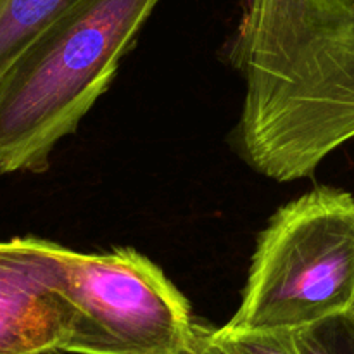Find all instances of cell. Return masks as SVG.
Listing matches in <instances>:
<instances>
[{
    "label": "cell",
    "mask_w": 354,
    "mask_h": 354,
    "mask_svg": "<svg viewBox=\"0 0 354 354\" xmlns=\"http://www.w3.org/2000/svg\"><path fill=\"white\" fill-rule=\"evenodd\" d=\"M301 354H354V313L335 315L296 332Z\"/></svg>",
    "instance_id": "obj_7"
},
{
    "label": "cell",
    "mask_w": 354,
    "mask_h": 354,
    "mask_svg": "<svg viewBox=\"0 0 354 354\" xmlns=\"http://www.w3.org/2000/svg\"><path fill=\"white\" fill-rule=\"evenodd\" d=\"M218 339L227 342L237 354H301L297 348L296 332L292 330H259L227 334L214 330Z\"/></svg>",
    "instance_id": "obj_8"
},
{
    "label": "cell",
    "mask_w": 354,
    "mask_h": 354,
    "mask_svg": "<svg viewBox=\"0 0 354 354\" xmlns=\"http://www.w3.org/2000/svg\"><path fill=\"white\" fill-rule=\"evenodd\" d=\"M66 354H192L199 324L166 273L131 248L71 251Z\"/></svg>",
    "instance_id": "obj_4"
},
{
    "label": "cell",
    "mask_w": 354,
    "mask_h": 354,
    "mask_svg": "<svg viewBox=\"0 0 354 354\" xmlns=\"http://www.w3.org/2000/svg\"><path fill=\"white\" fill-rule=\"evenodd\" d=\"M71 251L38 237L0 241V354L64 349L71 330L64 296Z\"/></svg>",
    "instance_id": "obj_5"
},
{
    "label": "cell",
    "mask_w": 354,
    "mask_h": 354,
    "mask_svg": "<svg viewBox=\"0 0 354 354\" xmlns=\"http://www.w3.org/2000/svg\"><path fill=\"white\" fill-rule=\"evenodd\" d=\"M161 0H76L0 76V173H44Z\"/></svg>",
    "instance_id": "obj_2"
},
{
    "label": "cell",
    "mask_w": 354,
    "mask_h": 354,
    "mask_svg": "<svg viewBox=\"0 0 354 354\" xmlns=\"http://www.w3.org/2000/svg\"><path fill=\"white\" fill-rule=\"evenodd\" d=\"M45 354H66V353H62V351H52V353H45Z\"/></svg>",
    "instance_id": "obj_10"
},
{
    "label": "cell",
    "mask_w": 354,
    "mask_h": 354,
    "mask_svg": "<svg viewBox=\"0 0 354 354\" xmlns=\"http://www.w3.org/2000/svg\"><path fill=\"white\" fill-rule=\"evenodd\" d=\"M192 354H237L227 342L216 337L214 330L206 328L204 325H199L197 332V342Z\"/></svg>",
    "instance_id": "obj_9"
},
{
    "label": "cell",
    "mask_w": 354,
    "mask_h": 354,
    "mask_svg": "<svg viewBox=\"0 0 354 354\" xmlns=\"http://www.w3.org/2000/svg\"><path fill=\"white\" fill-rule=\"evenodd\" d=\"M76 0H0V76Z\"/></svg>",
    "instance_id": "obj_6"
},
{
    "label": "cell",
    "mask_w": 354,
    "mask_h": 354,
    "mask_svg": "<svg viewBox=\"0 0 354 354\" xmlns=\"http://www.w3.org/2000/svg\"><path fill=\"white\" fill-rule=\"evenodd\" d=\"M354 306V197L318 187L280 207L261 232L227 334L297 332Z\"/></svg>",
    "instance_id": "obj_3"
},
{
    "label": "cell",
    "mask_w": 354,
    "mask_h": 354,
    "mask_svg": "<svg viewBox=\"0 0 354 354\" xmlns=\"http://www.w3.org/2000/svg\"><path fill=\"white\" fill-rule=\"evenodd\" d=\"M230 62L244 82L232 147L258 175L308 178L354 138V0H245Z\"/></svg>",
    "instance_id": "obj_1"
}]
</instances>
